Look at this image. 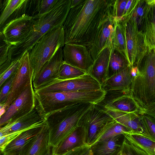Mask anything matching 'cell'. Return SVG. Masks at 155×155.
Masks as SVG:
<instances>
[{
  "label": "cell",
  "mask_w": 155,
  "mask_h": 155,
  "mask_svg": "<svg viewBox=\"0 0 155 155\" xmlns=\"http://www.w3.org/2000/svg\"><path fill=\"white\" fill-rule=\"evenodd\" d=\"M113 6L112 0H83L78 6L70 8L62 25L65 44L81 45L89 51Z\"/></svg>",
  "instance_id": "cell-1"
},
{
  "label": "cell",
  "mask_w": 155,
  "mask_h": 155,
  "mask_svg": "<svg viewBox=\"0 0 155 155\" xmlns=\"http://www.w3.org/2000/svg\"><path fill=\"white\" fill-rule=\"evenodd\" d=\"M71 1L59 0L48 12L33 17V24L29 32L21 42L10 47L8 59L12 62L19 60L25 52H29L44 35L62 26L70 9Z\"/></svg>",
  "instance_id": "cell-2"
},
{
  "label": "cell",
  "mask_w": 155,
  "mask_h": 155,
  "mask_svg": "<svg viewBox=\"0 0 155 155\" xmlns=\"http://www.w3.org/2000/svg\"><path fill=\"white\" fill-rule=\"evenodd\" d=\"M135 66L130 94L145 114L155 118V49L147 50Z\"/></svg>",
  "instance_id": "cell-3"
},
{
  "label": "cell",
  "mask_w": 155,
  "mask_h": 155,
  "mask_svg": "<svg viewBox=\"0 0 155 155\" xmlns=\"http://www.w3.org/2000/svg\"><path fill=\"white\" fill-rule=\"evenodd\" d=\"M35 107L44 117L51 112L77 104H97L104 100L107 93L102 88L86 91L35 92Z\"/></svg>",
  "instance_id": "cell-4"
},
{
  "label": "cell",
  "mask_w": 155,
  "mask_h": 155,
  "mask_svg": "<svg viewBox=\"0 0 155 155\" xmlns=\"http://www.w3.org/2000/svg\"><path fill=\"white\" fill-rule=\"evenodd\" d=\"M93 104H77L51 112L44 116L49 134V144L54 147L78 126L83 114Z\"/></svg>",
  "instance_id": "cell-5"
},
{
  "label": "cell",
  "mask_w": 155,
  "mask_h": 155,
  "mask_svg": "<svg viewBox=\"0 0 155 155\" xmlns=\"http://www.w3.org/2000/svg\"><path fill=\"white\" fill-rule=\"evenodd\" d=\"M64 45L62 26L51 30L40 38L28 52L33 70L32 81L44 64Z\"/></svg>",
  "instance_id": "cell-6"
},
{
  "label": "cell",
  "mask_w": 155,
  "mask_h": 155,
  "mask_svg": "<svg viewBox=\"0 0 155 155\" xmlns=\"http://www.w3.org/2000/svg\"><path fill=\"white\" fill-rule=\"evenodd\" d=\"M93 104L80 118L78 126L82 127L85 134L86 144L90 146L116 122L105 110Z\"/></svg>",
  "instance_id": "cell-7"
},
{
  "label": "cell",
  "mask_w": 155,
  "mask_h": 155,
  "mask_svg": "<svg viewBox=\"0 0 155 155\" xmlns=\"http://www.w3.org/2000/svg\"><path fill=\"white\" fill-rule=\"evenodd\" d=\"M102 89V86L97 80L89 74H86L79 77L68 80L54 79L34 92L86 91Z\"/></svg>",
  "instance_id": "cell-8"
},
{
  "label": "cell",
  "mask_w": 155,
  "mask_h": 155,
  "mask_svg": "<svg viewBox=\"0 0 155 155\" xmlns=\"http://www.w3.org/2000/svg\"><path fill=\"white\" fill-rule=\"evenodd\" d=\"M35 100L32 83L29 84L10 104L0 117V127L27 114L35 107Z\"/></svg>",
  "instance_id": "cell-9"
},
{
  "label": "cell",
  "mask_w": 155,
  "mask_h": 155,
  "mask_svg": "<svg viewBox=\"0 0 155 155\" xmlns=\"http://www.w3.org/2000/svg\"><path fill=\"white\" fill-rule=\"evenodd\" d=\"M19 61V64L15 72L11 89L4 106L6 110L12 102L29 84L32 83L33 70L29 52H25Z\"/></svg>",
  "instance_id": "cell-10"
},
{
  "label": "cell",
  "mask_w": 155,
  "mask_h": 155,
  "mask_svg": "<svg viewBox=\"0 0 155 155\" xmlns=\"http://www.w3.org/2000/svg\"><path fill=\"white\" fill-rule=\"evenodd\" d=\"M122 19L125 28L128 59L130 64L133 66L144 56L147 47L144 37L138 34L132 22L125 18Z\"/></svg>",
  "instance_id": "cell-11"
},
{
  "label": "cell",
  "mask_w": 155,
  "mask_h": 155,
  "mask_svg": "<svg viewBox=\"0 0 155 155\" xmlns=\"http://www.w3.org/2000/svg\"><path fill=\"white\" fill-rule=\"evenodd\" d=\"M63 50L64 61L88 74L94 61L85 46L74 44H65Z\"/></svg>",
  "instance_id": "cell-12"
},
{
  "label": "cell",
  "mask_w": 155,
  "mask_h": 155,
  "mask_svg": "<svg viewBox=\"0 0 155 155\" xmlns=\"http://www.w3.org/2000/svg\"><path fill=\"white\" fill-rule=\"evenodd\" d=\"M33 21L32 17L23 14L10 22L2 31L7 42L12 46L22 41L29 32Z\"/></svg>",
  "instance_id": "cell-13"
},
{
  "label": "cell",
  "mask_w": 155,
  "mask_h": 155,
  "mask_svg": "<svg viewBox=\"0 0 155 155\" xmlns=\"http://www.w3.org/2000/svg\"><path fill=\"white\" fill-rule=\"evenodd\" d=\"M62 48H59L44 64L32 81L34 91L58 78L59 69L63 61Z\"/></svg>",
  "instance_id": "cell-14"
},
{
  "label": "cell",
  "mask_w": 155,
  "mask_h": 155,
  "mask_svg": "<svg viewBox=\"0 0 155 155\" xmlns=\"http://www.w3.org/2000/svg\"><path fill=\"white\" fill-rule=\"evenodd\" d=\"M114 11L110 13L99 28L92 45L89 50L94 61L104 48L111 46L114 30Z\"/></svg>",
  "instance_id": "cell-15"
},
{
  "label": "cell",
  "mask_w": 155,
  "mask_h": 155,
  "mask_svg": "<svg viewBox=\"0 0 155 155\" xmlns=\"http://www.w3.org/2000/svg\"><path fill=\"white\" fill-rule=\"evenodd\" d=\"M45 121L23 131L8 144L1 152L3 155H23L27 146L42 130Z\"/></svg>",
  "instance_id": "cell-16"
},
{
  "label": "cell",
  "mask_w": 155,
  "mask_h": 155,
  "mask_svg": "<svg viewBox=\"0 0 155 155\" xmlns=\"http://www.w3.org/2000/svg\"><path fill=\"white\" fill-rule=\"evenodd\" d=\"M45 121L44 117L35 107L27 114L0 127V138L13 132L25 130Z\"/></svg>",
  "instance_id": "cell-17"
},
{
  "label": "cell",
  "mask_w": 155,
  "mask_h": 155,
  "mask_svg": "<svg viewBox=\"0 0 155 155\" xmlns=\"http://www.w3.org/2000/svg\"><path fill=\"white\" fill-rule=\"evenodd\" d=\"M155 0H133L126 16L130 20L137 32L144 36L147 15L151 5Z\"/></svg>",
  "instance_id": "cell-18"
},
{
  "label": "cell",
  "mask_w": 155,
  "mask_h": 155,
  "mask_svg": "<svg viewBox=\"0 0 155 155\" xmlns=\"http://www.w3.org/2000/svg\"><path fill=\"white\" fill-rule=\"evenodd\" d=\"M133 77L132 66L130 65L107 79L102 88L106 93H130Z\"/></svg>",
  "instance_id": "cell-19"
},
{
  "label": "cell",
  "mask_w": 155,
  "mask_h": 155,
  "mask_svg": "<svg viewBox=\"0 0 155 155\" xmlns=\"http://www.w3.org/2000/svg\"><path fill=\"white\" fill-rule=\"evenodd\" d=\"M30 0H5L0 16V32L10 22L23 14L27 15Z\"/></svg>",
  "instance_id": "cell-20"
},
{
  "label": "cell",
  "mask_w": 155,
  "mask_h": 155,
  "mask_svg": "<svg viewBox=\"0 0 155 155\" xmlns=\"http://www.w3.org/2000/svg\"><path fill=\"white\" fill-rule=\"evenodd\" d=\"M48 141V131L46 124L28 144L23 155H54V147L49 144Z\"/></svg>",
  "instance_id": "cell-21"
},
{
  "label": "cell",
  "mask_w": 155,
  "mask_h": 155,
  "mask_svg": "<svg viewBox=\"0 0 155 155\" xmlns=\"http://www.w3.org/2000/svg\"><path fill=\"white\" fill-rule=\"evenodd\" d=\"M124 137L122 134L98 140L90 146L92 155H120Z\"/></svg>",
  "instance_id": "cell-22"
},
{
  "label": "cell",
  "mask_w": 155,
  "mask_h": 155,
  "mask_svg": "<svg viewBox=\"0 0 155 155\" xmlns=\"http://www.w3.org/2000/svg\"><path fill=\"white\" fill-rule=\"evenodd\" d=\"M84 129L78 126L54 147V155H63L75 148L86 145Z\"/></svg>",
  "instance_id": "cell-23"
},
{
  "label": "cell",
  "mask_w": 155,
  "mask_h": 155,
  "mask_svg": "<svg viewBox=\"0 0 155 155\" xmlns=\"http://www.w3.org/2000/svg\"><path fill=\"white\" fill-rule=\"evenodd\" d=\"M112 45L104 48L94 61L88 74L102 86L107 79V71Z\"/></svg>",
  "instance_id": "cell-24"
},
{
  "label": "cell",
  "mask_w": 155,
  "mask_h": 155,
  "mask_svg": "<svg viewBox=\"0 0 155 155\" xmlns=\"http://www.w3.org/2000/svg\"><path fill=\"white\" fill-rule=\"evenodd\" d=\"M105 109L126 112H133L141 115L145 114L141 108L129 94H125L108 100L104 106Z\"/></svg>",
  "instance_id": "cell-25"
},
{
  "label": "cell",
  "mask_w": 155,
  "mask_h": 155,
  "mask_svg": "<svg viewBox=\"0 0 155 155\" xmlns=\"http://www.w3.org/2000/svg\"><path fill=\"white\" fill-rule=\"evenodd\" d=\"M117 123L129 129L131 134L143 136V130L140 121V115L133 112L105 109Z\"/></svg>",
  "instance_id": "cell-26"
},
{
  "label": "cell",
  "mask_w": 155,
  "mask_h": 155,
  "mask_svg": "<svg viewBox=\"0 0 155 155\" xmlns=\"http://www.w3.org/2000/svg\"><path fill=\"white\" fill-rule=\"evenodd\" d=\"M130 65L126 55L112 45L107 71V79Z\"/></svg>",
  "instance_id": "cell-27"
},
{
  "label": "cell",
  "mask_w": 155,
  "mask_h": 155,
  "mask_svg": "<svg viewBox=\"0 0 155 155\" xmlns=\"http://www.w3.org/2000/svg\"><path fill=\"white\" fill-rule=\"evenodd\" d=\"M114 30L112 45L123 53L128 59L125 25L122 18L114 17Z\"/></svg>",
  "instance_id": "cell-28"
},
{
  "label": "cell",
  "mask_w": 155,
  "mask_h": 155,
  "mask_svg": "<svg viewBox=\"0 0 155 155\" xmlns=\"http://www.w3.org/2000/svg\"><path fill=\"white\" fill-rule=\"evenodd\" d=\"M155 2L150 6L148 12L144 31L145 43L148 50L155 49Z\"/></svg>",
  "instance_id": "cell-29"
},
{
  "label": "cell",
  "mask_w": 155,
  "mask_h": 155,
  "mask_svg": "<svg viewBox=\"0 0 155 155\" xmlns=\"http://www.w3.org/2000/svg\"><path fill=\"white\" fill-rule=\"evenodd\" d=\"M124 137L148 155H155V141L141 135L124 134Z\"/></svg>",
  "instance_id": "cell-30"
},
{
  "label": "cell",
  "mask_w": 155,
  "mask_h": 155,
  "mask_svg": "<svg viewBox=\"0 0 155 155\" xmlns=\"http://www.w3.org/2000/svg\"><path fill=\"white\" fill-rule=\"evenodd\" d=\"M87 74L83 71L65 63L64 61L60 67L58 79L67 80L77 78Z\"/></svg>",
  "instance_id": "cell-31"
},
{
  "label": "cell",
  "mask_w": 155,
  "mask_h": 155,
  "mask_svg": "<svg viewBox=\"0 0 155 155\" xmlns=\"http://www.w3.org/2000/svg\"><path fill=\"white\" fill-rule=\"evenodd\" d=\"M155 118L144 114L140 115L143 136L155 141Z\"/></svg>",
  "instance_id": "cell-32"
},
{
  "label": "cell",
  "mask_w": 155,
  "mask_h": 155,
  "mask_svg": "<svg viewBox=\"0 0 155 155\" xmlns=\"http://www.w3.org/2000/svg\"><path fill=\"white\" fill-rule=\"evenodd\" d=\"M131 133L132 132L129 129L116 121L98 140L105 139L120 134Z\"/></svg>",
  "instance_id": "cell-33"
},
{
  "label": "cell",
  "mask_w": 155,
  "mask_h": 155,
  "mask_svg": "<svg viewBox=\"0 0 155 155\" xmlns=\"http://www.w3.org/2000/svg\"><path fill=\"white\" fill-rule=\"evenodd\" d=\"M16 71L8 79L0 90V105L5 104L7 101L11 89Z\"/></svg>",
  "instance_id": "cell-34"
},
{
  "label": "cell",
  "mask_w": 155,
  "mask_h": 155,
  "mask_svg": "<svg viewBox=\"0 0 155 155\" xmlns=\"http://www.w3.org/2000/svg\"><path fill=\"white\" fill-rule=\"evenodd\" d=\"M11 46L6 41L3 31L0 32V66L8 59V51Z\"/></svg>",
  "instance_id": "cell-35"
},
{
  "label": "cell",
  "mask_w": 155,
  "mask_h": 155,
  "mask_svg": "<svg viewBox=\"0 0 155 155\" xmlns=\"http://www.w3.org/2000/svg\"><path fill=\"white\" fill-rule=\"evenodd\" d=\"M19 60L12 62L11 65L0 77V90L3 84L10 76L15 72L18 68Z\"/></svg>",
  "instance_id": "cell-36"
},
{
  "label": "cell",
  "mask_w": 155,
  "mask_h": 155,
  "mask_svg": "<svg viewBox=\"0 0 155 155\" xmlns=\"http://www.w3.org/2000/svg\"><path fill=\"white\" fill-rule=\"evenodd\" d=\"M58 0H39L38 15L43 14L48 12L54 7Z\"/></svg>",
  "instance_id": "cell-37"
},
{
  "label": "cell",
  "mask_w": 155,
  "mask_h": 155,
  "mask_svg": "<svg viewBox=\"0 0 155 155\" xmlns=\"http://www.w3.org/2000/svg\"><path fill=\"white\" fill-rule=\"evenodd\" d=\"M128 0H116L114 1L113 11L115 17L122 18L126 4Z\"/></svg>",
  "instance_id": "cell-38"
},
{
  "label": "cell",
  "mask_w": 155,
  "mask_h": 155,
  "mask_svg": "<svg viewBox=\"0 0 155 155\" xmlns=\"http://www.w3.org/2000/svg\"><path fill=\"white\" fill-rule=\"evenodd\" d=\"M63 155H92L90 147L85 145L75 148Z\"/></svg>",
  "instance_id": "cell-39"
},
{
  "label": "cell",
  "mask_w": 155,
  "mask_h": 155,
  "mask_svg": "<svg viewBox=\"0 0 155 155\" xmlns=\"http://www.w3.org/2000/svg\"><path fill=\"white\" fill-rule=\"evenodd\" d=\"M12 62L8 59L2 65L0 66V77L10 66Z\"/></svg>",
  "instance_id": "cell-40"
},
{
  "label": "cell",
  "mask_w": 155,
  "mask_h": 155,
  "mask_svg": "<svg viewBox=\"0 0 155 155\" xmlns=\"http://www.w3.org/2000/svg\"><path fill=\"white\" fill-rule=\"evenodd\" d=\"M132 1L133 0H128V1L125 6L124 14L122 18L126 16L127 12H128V11L130 8V7L132 3Z\"/></svg>",
  "instance_id": "cell-41"
},
{
  "label": "cell",
  "mask_w": 155,
  "mask_h": 155,
  "mask_svg": "<svg viewBox=\"0 0 155 155\" xmlns=\"http://www.w3.org/2000/svg\"><path fill=\"white\" fill-rule=\"evenodd\" d=\"M82 0H71L70 8H72L78 6L82 1Z\"/></svg>",
  "instance_id": "cell-42"
},
{
  "label": "cell",
  "mask_w": 155,
  "mask_h": 155,
  "mask_svg": "<svg viewBox=\"0 0 155 155\" xmlns=\"http://www.w3.org/2000/svg\"><path fill=\"white\" fill-rule=\"evenodd\" d=\"M5 0H0V16L5 6Z\"/></svg>",
  "instance_id": "cell-43"
},
{
  "label": "cell",
  "mask_w": 155,
  "mask_h": 155,
  "mask_svg": "<svg viewBox=\"0 0 155 155\" xmlns=\"http://www.w3.org/2000/svg\"></svg>",
  "instance_id": "cell-44"
}]
</instances>
